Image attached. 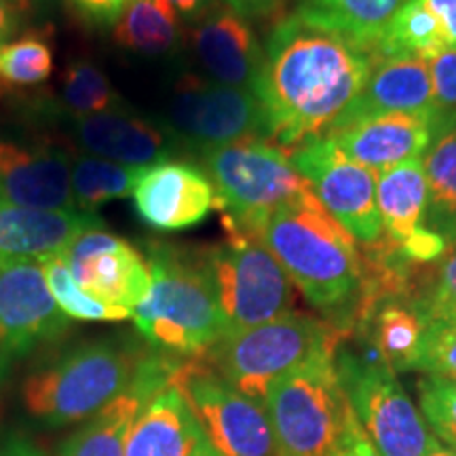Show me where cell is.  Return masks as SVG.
<instances>
[{
  "mask_svg": "<svg viewBox=\"0 0 456 456\" xmlns=\"http://www.w3.org/2000/svg\"><path fill=\"white\" fill-rule=\"evenodd\" d=\"M431 114H383L336 129L326 138L351 161L374 174L425 155L433 131Z\"/></svg>",
  "mask_w": 456,
  "mask_h": 456,
  "instance_id": "21",
  "label": "cell"
},
{
  "mask_svg": "<svg viewBox=\"0 0 456 456\" xmlns=\"http://www.w3.org/2000/svg\"><path fill=\"white\" fill-rule=\"evenodd\" d=\"M436 112L456 110V49H446L429 60Z\"/></svg>",
  "mask_w": 456,
  "mask_h": 456,
  "instance_id": "36",
  "label": "cell"
},
{
  "mask_svg": "<svg viewBox=\"0 0 456 456\" xmlns=\"http://www.w3.org/2000/svg\"><path fill=\"white\" fill-rule=\"evenodd\" d=\"M72 135L85 155L134 167L167 161L180 148L167 125L125 112L123 108L72 118Z\"/></svg>",
  "mask_w": 456,
  "mask_h": 456,
  "instance_id": "19",
  "label": "cell"
},
{
  "mask_svg": "<svg viewBox=\"0 0 456 456\" xmlns=\"http://www.w3.org/2000/svg\"><path fill=\"white\" fill-rule=\"evenodd\" d=\"M374 55L296 13L279 17L265 41L256 98L269 138L285 152L326 138L362 94Z\"/></svg>",
  "mask_w": 456,
  "mask_h": 456,
  "instance_id": "1",
  "label": "cell"
},
{
  "mask_svg": "<svg viewBox=\"0 0 456 456\" xmlns=\"http://www.w3.org/2000/svg\"><path fill=\"white\" fill-rule=\"evenodd\" d=\"M112 28L123 49L144 55L171 53L182 41L180 17L165 0H131Z\"/></svg>",
  "mask_w": 456,
  "mask_h": 456,
  "instance_id": "27",
  "label": "cell"
},
{
  "mask_svg": "<svg viewBox=\"0 0 456 456\" xmlns=\"http://www.w3.org/2000/svg\"><path fill=\"white\" fill-rule=\"evenodd\" d=\"M0 456H49L21 433H9L0 444Z\"/></svg>",
  "mask_w": 456,
  "mask_h": 456,
  "instance_id": "43",
  "label": "cell"
},
{
  "mask_svg": "<svg viewBox=\"0 0 456 456\" xmlns=\"http://www.w3.org/2000/svg\"><path fill=\"white\" fill-rule=\"evenodd\" d=\"M332 456H380L376 452V448L372 446V442L368 440V436L363 433L362 425L353 423L349 433L345 436V440L338 448H336V452Z\"/></svg>",
  "mask_w": 456,
  "mask_h": 456,
  "instance_id": "40",
  "label": "cell"
},
{
  "mask_svg": "<svg viewBox=\"0 0 456 456\" xmlns=\"http://www.w3.org/2000/svg\"><path fill=\"white\" fill-rule=\"evenodd\" d=\"M165 3L175 11V15H178L180 20L197 24V21L203 20L205 15L212 13V11L218 9L220 4H224V0H165Z\"/></svg>",
  "mask_w": 456,
  "mask_h": 456,
  "instance_id": "41",
  "label": "cell"
},
{
  "mask_svg": "<svg viewBox=\"0 0 456 456\" xmlns=\"http://www.w3.org/2000/svg\"><path fill=\"white\" fill-rule=\"evenodd\" d=\"M224 4L248 21H265L281 13L285 0H224Z\"/></svg>",
  "mask_w": 456,
  "mask_h": 456,
  "instance_id": "38",
  "label": "cell"
},
{
  "mask_svg": "<svg viewBox=\"0 0 456 456\" xmlns=\"http://www.w3.org/2000/svg\"><path fill=\"white\" fill-rule=\"evenodd\" d=\"M427 374L444 376L456 383V323L427 326L420 366Z\"/></svg>",
  "mask_w": 456,
  "mask_h": 456,
  "instance_id": "35",
  "label": "cell"
},
{
  "mask_svg": "<svg viewBox=\"0 0 456 456\" xmlns=\"http://www.w3.org/2000/svg\"><path fill=\"white\" fill-rule=\"evenodd\" d=\"M167 127L180 146L199 155L239 140H269L265 108L252 91L195 74L182 77L169 104Z\"/></svg>",
  "mask_w": 456,
  "mask_h": 456,
  "instance_id": "11",
  "label": "cell"
},
{
  "mask_svg": "<svg viewBox=\"0 0 456 456\" xmlns=\"http://www.w3.org/2000/svg\"><path fill=\"white\" fill-rule=\"evenodd\" d=\"M397 112L431 114V117L437 114L431 68L427 60L408 55L374 57L368 83L346 108V112L336 121L332 131L363 121V118Z\"/></svg>",
  "mask_w": 456,
  "mask_h": 456,
  "instance_id": "20",
  "label": "cell"
},
{
  "mask_svg": "<svg viewBox=\"0 0 456 456\" xmlns=\"http://www.w3.org/2000/svg\"><path fill=\"white\" fill-rule=\"evenodd\" d=\"M429 456H456V452H454V450H450V448H437L436 450V452H431Z\"/></svg>",
  "mask_w": 456,
  "mask_h": 456,
  "instance_id": "46",
  "label": "cell"
},
{
  "mask_svg": "<svg viewBox=\"0 0 456 456\" xmlns=\"http://www.w3.org/2000/svg\"><path fill=\"white\" fill-rule=\"evenodd\" d=\"M41 266L51 296L70 322L72 319H77V322H123V319H131L129 311L95 300L94 296L81 289V285L72 277L64 254L41 262Z\"/></svg>",
  "mask_w": 456,
  "mask_h": 456,
  "instance_id": "31",
  "label": "cell"
},
{
  "mask_svg": "<svg viewBox=\"0 0 456 456\" xmlns=\"http://www.w3.org/2000/svg\"><path fill=\"white\" fill-rule=\"evenodd\" d=\"M442 26L423 0H410L385 28L374 57H420L433 60L446 51Z\"/></svg>",
  "mask_w": 456,
  "mask_h": 456,
  "instance_id": "29",
  "label": "cell"
},
{
  "mask_svg": "<svg viewBox=\"0 0 456 456\" xmlns=\"http://www.w3.org/2000/svg\"><path fill=\"white\" fill-rule=\"evenodd\" d=\"M171 383L220 456H277L265 406L222 380L201 359H182Z\"/></svg>",
  "mask_w": 456,
  "mask_h": 456,
  "instance_id": "10",
  "label": "cell"
},
{
  "mask_svg": "<svg viewBox=\"0 0 456 456\" xmlns=\"http://www.w3.org/2000/svg\"><path fill=\"white\" fill-rule=\"evenodd\" d=\"M383 232L393 243H403L425 226L427 175L423 157L376 174Z\"/></svg>",
  "mask_w": 456,
  "mask_h": 456,
  "instance_id": "26",
  "label": "cell"
},
{
  "mask_svg": "<svg viewBox=\"0 0 456 456\" xmlns=\"http://www.w3.org/2000/svg\"><path fill=\"white\" fill-rule=\"evenodd\" d=\"M144 169L85 155V152L77 155L72 159L70 171L74 208L83 214H98L106 203L131 197Z\"/></svg>",
  "mask_w": 456,
  "mask_h": 456,
  "instance_id": "28",
  "label": "cell"
},
{
  "mask_svg": "<svg viewBox=\"0 0 456 456\" xmlns=\"http://www.w3.org/2000/svg\"><path fill=\"white\" fill-rule=\"evenodd\" d=\"M410 0H296L294 13L374 55L385 28Z\"/></svg>",
  "mask_w": 456,
  "mask_h": 456,
  "instance_id": "25",
  "label": "cell"
},
{
  "mask_svg": "<svg viewBox=\"0 0 456 456\" xmlns=\"http://www.w3.org/2000/svg\"><path fill=\"white\" fill-rule=\"evenodd\" d=\"M53 74V47L41 32H28L0 45V83L37 87Z\"/></svg>",
  "mask_w": 456,
  "mask_h": 456,
  "instance_id": "32",
  "label": "cell"
},
{
  "mask_svg": "<svg viewBox=\"0 0 456 456\" xmlns=\"http://www.w3.org/2000/svg\"><path fill=\"white\" fill-rule=\"evenodd\" d=\"M72 157L49 144L0 140V203L30 209H77Z\"/></svg>",
  "mask_w": 456,
  "mask_h": 456,
  "instance_id": "17",
  "label": "cell"
},
{
  "mask_svg": "<svg viewBox=\"0 0 456 456\" xmlns=\"http://www.w3.org/2000/svg\"><path fill=\"white\" fill-rule=\"evenodd\" d=\"M288 155L296 171L309 182L319 203L355 241L372 245L383 239L374 171L351 161L330 138L305 142Z\"/></svg>",
  "mask_w": 456,
  "mask_h": 456,
  "instance_id": "12",
  "label": "cell"
},
{
  "mask_svg": "<svg viewBox=\"0 0 456 456\" xmlns=\"http://www.w3.org/2000/svg\"><path fill=\"white\" fill-rule=\"evenodd\" d=\"M60 100L72 118L121 110L123 98L104 70L89 60H74L61 74Z\"/></svg>",
  "mask_w": 456,
  "mask_h": 456,
  "instance_id": "30",
  "label": "cell"
},
{
  "mask_svg": "<svg viewBox=\"0 0 456 456\" xmlns=\"http://www.w3.org/2000/svg\"><path fill=\"white\" fill-rule=\"evenodd\" d=\"M151 289L131 313L152 351L199 359L231 332L203 252L163 241H146Z\"/></svg>",
  "mask_w": 456,
  "mask_h": 456,
  "instance_id": "3",
  "label": "cell"
},
{
  "mask_svg": "<svg viewBox=\"0 0 456 456\" xmlns=\"http://www.w3.org/2000/svg\"><path fill=\"white\" fill-rule=\"evenodd\" d=\"M131 197L140 220L159 232L186 231L218 209L216 188L201 165L175 159L142 171Z\"/></svg>",
  "mask_w": 456,
  "mask_h": 456,
  "instance_id": "15",
  "label": "cell"
},
{
  "mask_svg": "<svg viewBox=\"0 0 456 456\" xmlns=\"http://www.w3.org/2000/svg\"><path fill=\"white\" fill-rule=\"evenodd\" d=\"M423 419L436 437L456 452V383L444 376L427 374L419 383Z\"/></svg>",
  "mask_w": 456,
  "mask_h": 456,
  "instance_id": "34",
  "label": "cell"
},
{
  "mask_svg": "<svg viewBox=\"0 0 456 456\" xmlns=\"http://www.w3.org/2000/svg\"><path fill=\"white\" fill-rule=\"evenodd\" d=\"M146 353L118 338L81 342L26 376L21 406L51 429L85 423L134 383Z\"/></svg>",
  "mask_w": 456,
  "mask_h": 456,
  "instance_id": "4",
  "label": "cell"
},
{
  "mask_svg": "<svg viewBox=\"0 0 456 456\" xmlns=\"http://www.w3.org/2000/svg\"><path fill=\"white\" fill-rule=\"evenodd\" d=\"M199 159L216 188L226 232L256 235L275 209L311 191L288 152L269 140H239Z\"/></svg>",
  "mask_w": 456,
  "mask_h": 456,
  "instance_id": "7",
  "label": "cell"
},
{
  "mask_svg": "<svg viewBox=\"0 0 456 456\" xmlns=\"http://www.w3.org/2000/svg\"><path fill=\"white\" fill-rule=\"evenodd\" d=\"M68 3L87 24L106 28L114 26L131 0H68Z\"/></svg>",
  "mask_w": 456,
  "mask_h": 456,
  "instance_id": "37",
  "label": "cell"
},
{
  "mask_svg": "<svg viewBox=\"0 0 456 456\" xmlns=\"http://www.w3.org/2000/svg\"><path fill=\"white\" fill-rule=\"evenodd\" d=\"M205 440L186 397L169 383L142 408L131 427L125 456H192Z\"/></svg>",
  "mask_w": 456,
  "mask_h": 456,
  "instance_id": "22",
  "label": "cell"
},
{
  "mask_svg": "<svg viewBox=\"0 0 456 456\" xmlns=\"http://www.w3.org/2000/svg\"><path fill=\"white\" fill-rule=\"evenodd\" d=\"M345 332L302 313L273 319L260 326L228 332L199 357L222 380L265 406V397L285 374L294 372L319 355L336 353Z\"/></svg>",
  "mask_w": 456,
  "mask_h": 456,
  "instance_id": "5",
  "label": "cell"
},
{
  "mask_svg": "<svg viewBox=\"0 0 456 456\" xmlns=\"http://www.w3.org/2000/svg\"><path fill=\"white\" fill-rule=\"evenodd\" d=\"M68 328L70 319L51 296L41 262H0V387Z\"/></svg>",
  "mask_w": 456,
  "mask_h": 456,
  "instance_id": "13",
  "label": "cell"
},
{
  "mask_svg": "<svg viewBox=\"0 0 456 456\" xmlns=\"http://www.w3.org/2000/svg\"><path fill=\"white\" fill-rule=\"evenodd\" d=\"M21 11L11 0H0V45L17 38L21 26Z\"/></svg>",
  "mask_w": 456,
  "mask_h": 456,
  "instance_id": "42",
  "label": "cell"
},
{
  "mask_svg": "<svg viewBox=\"0 0 456 456\" xmlns=\"http://www.w3.org/2000/svg\"><path fill=\"white\" fill-rule=\"evenodd\" d=\"M433 265L436 269L429 277L416 283L410 302L427 326L456 323V243Z\"/></svg>",
  "mask_w": 456,
  "mask_h": 456,
  "instance_id": "33",
  "label": "cell"
},
{
  "mask_svg": "<svg viewBox=\"0 0 456 456\" xmlns=\"http://www.w3.org/2000/svg\"><path fill=\"white\" fill-rule=\"evenodd\" d=\"M334 357L336 353L315 357L266 393L277 456H332L357 420Z\"/></svg>",
  "mask_w": 456,
  "mask_h": 456,
  "instance_id": "6",
  "label": "cell"
},
{
  "mask_svg": "<svg viewBox=\"0 0 456 456\" xmlns=\"http://www.w3.org/2000/svg\"><path fill=\"white\" fill-rule=\"evenodd\" d=\"M11 3H13V4H15V7L21 11V13H28V11H30V9H32L34 0H11Z\"/></svg>",
  "mask_w": 456,
  "mask_h": 456,
  "instance_id": "45",
  "label": "cell"
},
{
  "mask_svg": "<svg viewBox=\"0 0 456 456\" xmlns=\"http://www.w3.org/2000/svg\"><path fill=\"white\" fill-rule=\"evenodd\" d=\"M442 26L448 49H456V0H423Z\"/></svg>",
  "mask_w": 456,
  "mask_h": 456,
  "instance_id": "39",
  "label": "cell"
},
{
  "mask_svg": "<svg viewBox=\"0 0 456 456\" xmlns=\"http://www.w3.org/2000/svg\"><path fill=\"white\" fill-rule=\"evenodd\" d=\"M192 456H220L218 452H216V448L209 444L208 440H205L201 446H199L195 452H192Z\"/></svg>",
  "mask_w": 456,
  "mask_h": 456,
  "instance_id": "44",
  "label": "cell"
},
{
  "mask_svg": "<svg viewBox=\"0 0 456 456\" xmlns=\"http://www.w3.org/2000/svg\"><path fill=\"white\" fill-rule=\"evenodd\" d=\"M64 258L81 289L110 306L134 313L151 289L146 256L104 226L78 235L68 245Z\"/></svg>",
  "mask_w": 456,
  "mask_h": 456,
  "instance_id": "14",
  "label": "cell"
},
{
  "mask_svg": "<svg viewBox=\"0 0 456 456\" xmlns=\"http://www.w3.org/2000/svg\"><path fill=\"white\" fill-rule=\"evenodd\" d=\"M427 175L425 228L448 245L456 243V110L433 118L431 142L423 155Z\"/></svg>",
  "mask_w": 456,
  "mask_h": 456,
  "instance_id": "23",
  "label": "cell"
},
{
  "mask_svg": "<svg viewBox=\"0 0 456 456\" xmlns=\"http://www.w3.org/2000/svg\"><path fill=\"white\" fill-rule=\"evenodd\" d=\"M182 357L148 351L140 362L134 383L104 410L85 420L60 446L57 456H125L131 427L142 408L167 387Z\"/></svg>",
  "mask_w": 456,
  "mask_h": 456,
  "instance_id": "16",
  "label": "cell"
},
{
  "mask_svg": "<svg viewBox=\"0 0 456 456\" xmlns=\"http://www.w3.org/2000/svg\"><path fill=\"white\" fill-rule=\"evenodd\" d=\"M336 370L357 423L380 456H429L442 448L397 376L368 346L336 351Z\"/></svg>",
  "mask_w": 456,
  "mask_h": 456,
  "instance_id": "8",
  "label": "cell"
},
{
  "mask_svg": "<svg viewBox=\"0 0 456 456\" xmlns=\"http://www.w3.org/2000/svg\"><path fill=\"white\" fill-rule=\"evenodd\" d=\"M192 49L212 81L256 95L265 64V45L256 37L252 21L228 4H220L192 28Z\"/></svg>",
  "mask_w": 456,
  "mask_h": 456,
  "instance_id": "18",
  "label": "cell"
},
{
  "mask_svg": "<svg viewBox=\"0 0 456 456\" xmlns=\"http://www.w3.org/2000/svg\"><path fill=\"white\" fill-rule=\"evenodd\" d=\"M203 260L231 332L294 313V283L256 235L226 232V241L205 249Z\"/></svg>",
  "mask_w": 456,
  "mask_h": 456,
  "instance_id": "9",
  "label": "cell"
},
{
  "mask_svg": "<svg viewBox=\"0 0 456 456\" xmlns=\"http://www.w3.org/2000/svg\"><path fill=\"white\" fill-rule=\"evenodd\" d=\"M256 237L326 322L353 334L363 262L355 237L309 191L262 222Z\"/></svg>",
  "mask_w": 456,
  "mask_h": 456,
  "instance_id": "2",
  "label": "cell"
},
{
  "mask_svg": "<svg viewBox=\"0 0 456 456\" xmlns=\"http://www.w3.org/2000/svg\"><path fill=\"white\" fill-rule=\"evenodd\" d=\"M355 332L368 338V346L393 372L419 370L427 323L408 298H391L376 305Z\"/></svg>",
  "mask_w": 456,
  "mask_h": 456,
  "instance_id": "24",
  "label": "cell"
}]
</instances>
